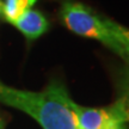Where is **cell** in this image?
Segmentation results:
<instances>
[{"label":"cell","mask_w":129,"mask_h":129,"mask_svg":"<svg viewBox=\"0 0 129 129\" xmlns=\"http://www.w3.org/2000/svg\"><path fill=\"white\" fill-rule=\"evenodd\" d=\"M0 103L24 111L43 129H79L72 99L62 84L53 83L44 91L32 92L0 81Z\"/></svg>","instance_id":"obj_1"},{"label":"cell","mask_w":129,"mask_h":129,"mask_svg":"<svg viewBox=\"0 0 129 129\" xmlns=\"http://www.w3.org/2000/svg\"><path fill=\"white\" fill-rule=\"evenodd\" d=\"M62 20L66 26L77 35L94 38L120 55V48L106 26L105 19H101L83 4L66 1L61 9Z\"/></svg>","instance_id":"obj_2"},{"label":"cell","mask_w":129,"mask_h":129,"mask_svg":"<svg viewBox=\"0 0 129 129\" xmlns=\"http://www.w3.org/2000/svg\"><path fill=\"white\" fill-rule=\"evenodd\" d=\"M71 106L79 129H127L125 122L111 110L110 106L105 109L85 108L73 101Z\"/></svg>","instance_id":"obj_3"},{"label":"cell","mask_w":129,"mask_h":129,"mask_svg":"<svg viewBox=\"0 0 129 129\" xmlns=\"http://www.w3.org/2000/svg\"><path fill=\"white\" fill-rule=\"evenodd\" d=\"M16 28L30 40H35L48 30L49 24L46 17L36 10L29 9L12 22Z\"/></svg>","instance_id":"obj_4"},{"label":"cell","mask_w":129,"mask_h":129,"mask_svg":"<svg viewBox=\"0 0 129 129\" xmlns=\"http://www.w3.org/2000/svg\"><path fill=\"white\" fill-rule=\"evenodd\" d=\"M111 110L125 123L129 122V67L125 66L118 74V96L110 106Z\"/></svg>","instance_id":"obj_5"},{"label":"cell","mask_w":129,"mask_h":129,"mask_svg":"<svg viewBox=\"0 0 129 129\" xmlns=\"http://www.w3.org/2000/svg\"><path fill=\"white\" fill-rule=\"evenodd\" d=\"M105 23L120 48V56L129 61V30L109 19H105Z\"/></svg>","instance_id":"obj_6"},{"label":"cell","mask_w":129,"mask_h":129,"mask_svg":"<svg viewBox=\"0 0 129 129\" xmlns=\"http://www.w3.org/2000/svg\"><path fill=\"white\" fill-rule=\"evenodd\" d=\"M37 0H5L3 4V16L12 23L26 10L31 9Z\"/></svg>","instance_id":"obj_7"},{"label":"cell","mask_w":129,"mask_h":129,"mask_svg":"<svg viewBox=\"0 0 129 129\" xmlns=\"http://www.w3.org/2000/svg\"><path fill=\"white\" fill-rule=\"evenodd\" d=\"M0 129H4V122L1 118H0Z\"/></svg>","instance_id":"obj_8"},{"label":"cell","mask_w":129,"mask_h":129,"mask_svg":"<svg viewBox=\"0 0 129 129\" xmlns=\"http://www.w3.org/2000/svg\"><path fill=\"white\" fill-rule=\"evenodd\" d=\"M0 14H3V3L0 1Z\"/></svg>","instance_id":"obj_9"}]
</instances>
